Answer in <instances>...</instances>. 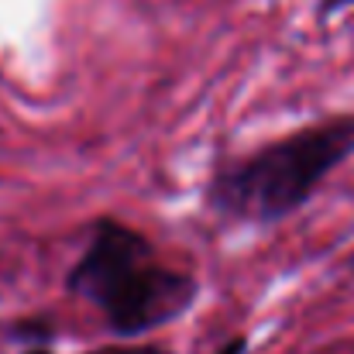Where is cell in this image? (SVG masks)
<instances>
[{"label":"cell","mask_w":354,"mask_h":354,"mask_svg":"<svg viewBox=\"0 0 354 354\" xmlns=\"http://www.w3.org/2000/svg\"><path fill=\"white\" fill-rule=\"evenodd\" d=\"M69 286L97 303L107 324L124 337L176 320L196 299V282L189 275L151 261L148 241L114 221L97 227L90 251L69 275Z\"/></svg>","instance_id":"6da1fadb"},{"label":"cell","mask_w":354,"mask_h":354,"mask_svg":"<svg viewBox=\"0 0 354 354\" xmlns=\"http://www.w3.org/2000/svg\"><path fill=\"white\" fill-rule=\"evenodd\" d=\"M354 151V118L303 127L292 138L251 155L210 189V203L241 221H279L292 214L320 179Z\"/></svg>","instance_id":"7a4b0ae2"},{"label":"cell","mask_w":354,"mask_h":354,"mask_svg":"<svg viewBox=\"0 0 354 354\" xmlns=\"http://www.w3.org/2000/svg\"><path fill=\"white\" fill-rule=\"evenodd\" d=\"M93 354H169V351L145 344V348H100V351H93Z\"/></svg>","instance_id":"3957f363"},{"label":"cell","mask_w":354,"mask_h":354,"mask_svg":"<svg viewBox=\"0 0 354 354\" xmlns=\"http://www.w3.org/2000/svg\"><path fill=\"white\" fill-rule=\"evenodd\" d=\"M241 348H244V341H231V344H227L221 354H241Z\"/></svg>","instance_id":"277c9868"},{"label":"cell","mask_w":354,"mask_h":354,"mask_svg":"<svg viewBox=\"0 0 354 354\" xmlns=\"http://www.w3.org/2000/svg\"><path fill=\"white\" fill-rule=\"evenodd\" d=\"M28 354H48V351L45 348H35V351H28Z\"/></svg>","instance_id":"5b68a950"}]
</instances>
